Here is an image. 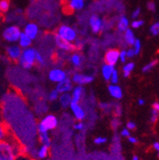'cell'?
Listing matches in <instances>:
<instances>
[{
	"instance_id": "cell-1",
	"label": "cell",
	"mask_w": 159,
	"mask_h": 160,
	"mask_svg": "<svg viewBox=\"0 0 159 160\" xmlns=\"http://www.w3.org/2000/svg\"><path fill=\"white\" fill-rule=\"evenodd\" d=\"M59 18H60V16H59L58 12H44L41 15V17L38 19V23L42 27L50 29L52 26H54L56 23H58Z\"/></svg>"
},
{
	"instance_id": "cell-2",
	"label": "cell",
	"mask_w": 159,
	"mask_h": 160,
	"mask_svg": "<svg viewBox=\"0 0 159 160\" xmlns=\"http://www.w3.org/2000/svg\"><path fill=\"white\" fill-rule=\"evenodd\" d=\"M45 12L42 6L38 2L31 4V6L26 11V17L30 20H36L41 17V15Z\"/></svg>"
},
{
	"instance_id": "cell-3",
	"label": "cell",
	"mask_w": 159,
	"mask_h": 160,
	"mask_svg": "<svg viewBox=\"0 0 159 160\" xmlns=\"http://www.w3.org/2000/svg\"><path fill=\"white\" fill-rule=\"evenodd\" d=\"M20 36H21L20 30H19V28L16 26L9 27L3 32L4 39L7 40V41H10V42L16 41V40H18V38H20Z\"/></svg>"
},
{
	"instance_id": "cell-4",
	"label": "cell",
	"mask_w": 159,
	"mask_h": 160,
	"mask_svg": "<svg viewBox=\"0 0 159 160\" xmlns=\"http://www.w3.org/2000/svg\"><path fill=\"white\" fill-rule=\"evenodd\" d=\"M55 37V43L56 45L60 48L63 51H67V52H74L76 50L75 45L71 44L68 40H66L65 38H63L60 34H54Z\"/></svg>"
},
{
	"instance_id": "cell-5",
	"label": "cell",
	"mask_w": 159,
	"mask_h": 160,
	"mask_svg": "<svg viewBox=\"0 0 159 160\" xmlns=\"http://www.w3.org/2000/svg\"><path fill=\"white\" fill-rule=\"evenodd\" d=\"M120 52L117 49H111L109 50L106 54H105V57H104V60H105V63L108 64V65H112V66H114L116 64V62L118 61V58L120 56Z\"/></svg>"
},
{
	"instance_id": "cell-6",
	"label": "cell",
	"mask_w": 159,
	"mask_h": 160,
	"mask_svg": "<svg viewBox=\"0 0 159 160\" xmlns=\"http://www.w3.org/2000/svg\"><path fill=\"white\" fill-rule=\"evenodd\" d=\"M58 33L60 34L63 38H65L68 41H72V40H76V32L72 28L62 25L58 28Z\"/></svg>"
},
{
	"instance_id": "cell-7",
	"label": "cell",
	"mask_w": 159,
	"mask_h": 160,
	"mask_svg": "<svg viewBox=\"0 0 159 160\" xmlns=\"http://www.w3.org/2000/svg\"><path fill=\"white\" fill-rule=\"evenodd\" d=\"M49 78H50L51 81H52V82L60 83V82L63 81V80H65L67 78V74L61 69H53V70L50 71Z\"/></svg>"
},
{
	"instance_id": "cell-8",
	"label": "cell",
	"mask_w": 159,
	"mask_h": 160,
	"mask_svg": "<svg viewBox=\"0 0 159 160\" xmlns=\"http://www.w3.org/2000/svg\"><path fill=\"white\" fill-rule=\"evenodd\" d=\"M107 11L112 12H118L123 13L125 9H124V4L122 0H108L107 1Z\"/></svg>"
},
{
	"instance_id": "cell-9",
	"label": "cell",
	"mask_w": 159,
	"mask_h": 160,
	"mask_svg": "<svg viewBox=\"0 0 159 160\" xmlns=\"http://www.w3.org/2000/svg\"><path fill=\"white\" fill-rule=\"evenodd\" d=\"M0 160H14L13 149L8 143H1V156Z\"/></svg>"
},
{
	"instance_id": "cell-10",
	"label": "cell",
	"mask_w": 159,
	"mask_h": 160,
	"mask_svg": "<svg viewBox=\"0 0 159 160\" xmlns=\"http://www.w3.org/2000/svg\"><path fill=\"white\" fill-rule=\"evenodd\" d=\"M48 131L50 130H53L57 127L58 125V120L56 118V116H54L53 114H48L47 116H45L40 122Z\"/></svg>"
},
{
	"instance_id": "cell-11",
	"label": "cell",
	"mask_w": 159,
	"mask_h": 160,
	"mask_svg": "<svg viewBox=\"0 0 159 160\" xmlns=\"http://www.w3.org/2000/svg\"><path fill=\"white\" fill-rule=\"evenodd\" d=\"M70 108H71V110H72L75 119H77L78 121H82V120L86 117V112H85L84 109L80 105H79L78 103L72 101L71 103Z\"/></svg>"
},
{
	"instance_id": "cell-12",
	"label": "cell",
	"mask_w": 159,
	"mask_h": 160,
	"mask_svg": "<svg viewBox=\"0 0 159 160\" xmlns=\"http://www.w3.org/2000/svg\"><path fill=\"white\" fill-rule=\"evenodd\" d=\"M72 82L78 84L79 86L84 85V84H89L93 81V76L92 75H84L81 73H73L72 77Z\"/></svg>"
},
{
	"instance_id": "cell-13",
	"label": "cell",
	"mask_w": 159,
	"mask_h": 160,
	"mask_svg": "<svg viewBox=\"0 0 159 160\" xmlns=\"http://www.w3.org/2000/svg\"><path fill=\"white\" fill-rule=\"evenodd\" d=\"M6 54L7 56L12 60V61H17V60L20 59L21 55V50L17 46H11L6 48Z\"/></svg>"
},
{
	"instance_id": "cell-14",
	"label": "cell",
	"mask_w": 159,
	"mask_h": 160,
	"mask_svg": "<svg viewBox=\"0 0 159 160\" xmlns=\"http://www.w3.org/2000/svg\"><path fill=\"white\" fill-rule=\"evenodd\" d=\"M56 90L60 92V93H66V92H69L73 90V87H72V80L67 77L65 80H63L62 82L58 83L57 86H56Z\"/></svg>"
},
{
	"instance_id": "cell-15",
	"label": "cell",
	"mask_w": 159,
	"mask_h": 160,
	"mask_svg": "<svg viewBox=\"0 0 159 160\" xmlns=\"http://www.w3.org/2000/svg\"><path fill=\"white\" fill-rule=\"evenodd\" d=\"M36 53L37 52L34 49H26L22 52V56L19 60H24V61H27L34 65V62L36 60Z\"/></svg>"
},
{
	"instance_id": "cell-16",
	"label": "cell",
	"mask_w": 159,
	"mask_h": 160,
	"mask_svg": "<svg viewBox=\"0 0 159 160\" xmlns=\"http://www.w3.org/2000/svg\"><path fill=\"white\" fill-rule=\"evenodd\" d=\"M90 26L92 28V32H94V33H97L99 31L101 30L102 22H101L100 18L98 17V15L96 13H93L91 16V18H90Z\"/></svg>"
},
{
	"instance_id": "cell-17",
	"label": "cell",
	"mask_w": 159,
	"mask_h": 160,
	"mask_svg": "<svg viewBox=\"0 0 159 160\" xmlns=\"http://www.w3.org/2000/svg\"><path fill=\"white\" fill-rule=\"evenodd\" d=\"M89 8V12H105V10H107V1L106 0H97V1H94Z\"/></svg>"
},
{
	"instance_id": "cell-18",
	"label": "cell",
	"mask_w": 159,
	"mask_h": 160,
	"mask_svg": "<svg viewBox=\"0 0 159 160\" xmlns=\"http://www.w3.org/2000/svg\"><path fill=\"white\" fill-rule=\"evenodd\" d=\"M108 90H109V92L110 94L115 98V99H121L122 96H123V92H122V89L117 86V85H114V84H111L109 87H108Z\"/></svg>"
},
{
	"instance_id": "cell-19",
	"label": "cell",
	"mask_w": 159,
	"mask_h": 160,
	"mask_svg": "<svg viewBox=\"0 0 159 160\" xmlns=\"http://www.w3.org/2000/svg\"><path fill=\"white\" fill-rule=\"evenodd\" d=\"M84 93V89L82 88V86H76L73 88L72 92V101L79 103V101L81 100L82 95Z\"/></svg>"
},
{
	"instance_id": "cell-20",
	"label": "cell",
	"mask_w": 159,
	"mask_h": 160,
	"mask_svg": "<svg viewBox=\"0 0 159 160\" xmlns=\"http://www.w3.org/2000/svg\"><path fill=\"white\" fill-rule=\"evenodd\" d=\"M72 102V94H70L69 92L66 93H61L60 97H59V103L63 108H67L71 106V103Z\"/></svg>"
},
{
	"instance_id": "cell-21",
	"label": "cell",
	"mask_w": 159,
	"mask_h": 160,
	"mask_svg": "<svg viewBox=\"0 0 159 160\" xmlns=\"http://www.w3.org/2000/svg\"><path fill=\"white\" fill-rule=\"evenodd\" d=\"M38 32V28L35 24L33 23H31V24H28L25 28V33L31 38V39H33L36 37V34Z\"/></svg>"
},
{
	"instance_id": "cell-22",
	"label": "cell",
	"mask_w": 159,
	"mask_h": 160,
	"mask_svg": "<svg viewBox=\"0 0 159 160\" xmlns=\"http://www.w3.org/2000/svg\"><path fill=\"white\" fill-rule=\"evenodd\" d=\"M114 71V68L113 66L112 65H104L103 68H102V74H103V77L106 81H111V78H112V72Z\"/></svg>"
},
{
	"instance_id": "cell-23",
	"label": "cell",
	"mask_w": 159,
	"mask_h": 160,
	"mask_svg": "<svg viewBox=\"0 0 159 160\" xmlns=\"http://www.w3.org/2000/svg\"><path fill=\"white\" fill-rule=\"evenodd\" d=\"M128 25H129L128 19L125 16H121V18H119L118 22H117V30H118V32H123L127 31L128 30Z\"/></svg>"
},
{
	"instance_id": "cell-24",
	"label": "cell",
	"mask_w": 159,
	"mask_h": 160,
	"mask_svg": "<svg viewBox=\"0 0 159 160\" xmlns=\"http://www.w3.org/2000/svg\"><path fill=\"white\" fill-rule=\"evenodd\" d=\"M71 61H72V63L73 64L74 67L79 68L83 63V56L81 54H79V53H73L72 55V57H71Z\"/></svg>"
},
{
	"instance_id": "cell-25",
	"label": "cell",
	"mask_w": 159,
	"mask_h": 160,
	"mask_svg": "<svg viewBox=\"0 0 159 160\" xmlns=\"http://www.w3.org/2000/svg\"><path fill=\"white\" fill-rule=\"evenodd\" d=\"M39 136H40V141H41L42 145H45V146H48V147L51 146L52 140H51V138L49 136L48 132H39Z\"/></svg>"
},
{
	"instance_id": "cell-26",
	"label": "cell",
	"mask_w": 159,
	"mask_h": 160,
	"mask_svg": "<svg viewBox=\"0 0 159 160\" xmlns=\"http://www.w3.org/2000/svg\"><path fill=\"white\" fill-rule=\"evenodd\" d=\"M49 154V147L48 146H45V145H42L40 148L38 150V152H37V156L39 159H45Z\"/></svg>"
},
{
	"instance_id": "cell-27",
	"label": "cell",
	"mask_w": 159,
	"mask_h": 160,
	"mask_svg": "<svg viewBox=\"0 0 159 160\" xmlns=\"http://www.w3.org/2000/svg\"><path fill=\"white\" fill-rule=\"evenodd\" d=\"M125 40H126V42L129 44V45H134L135 43V39H134V35L132 33V32L131 30H127L126 31V33H125Z\"/></svg>"
},
{
	"instance_id": "cell-28",
	"label": "cell",
	"mask_w": 159,
	"mask_h": 160,
	"mask_svg": "<svg viewBox=\"0 0 159 160\" xmlns=\"http://www.w3.org/2000/svg\"><path fill=\"white\" fill-rule=\"evenodd\" d=\"M31 43H32L31 38L26 33H21V36H20V45L22 47H28V46L31 45Z\"/></svg>"
},
{
	"instance_id": "cell-29",
	"label": "cell",
	"mask_w": 159,
	"mask_h": 160,
	"mask_svg": "<svg viewBox=\"0 0 159 160\" xmlns=\"http://www.w3.org/2000/svg\"><path fill=\"white\" fill-rule=\"evenodd\" d=\"M134 69V63L133 62H130L128 63L127 65L124 66L123 68V73H124V76L125 77H129L131 72H132V70Z\"/></svg>"
},
{
	"instance_id": "cell-30",
	"label": "cell",
	"mask_w": 159,
	"mask_h": 160,
	"mask_svg": "<svg viewBox=\"0 0 159 160\" xmlns=\"http://www.w3.org/2000/svg\"><path fill=\"white\" fill-rule=\"evenodd\" d=\"M83 5H84V0H72L71 3H70V6L74 10H80L83 8Z\"/></svg>"
},
{
	"instance_id": "cell-31",
	"label": "cell",
	"mask_w": 159,
	"mask_h": 160,
	"mask_svg": "<svg viewBox=\"0 0 159 160\" xmlns=\"http://www.w3.org/2000/svg\"><path fill=\"white\" fill-rule=\"evenodd\" d=\"M10 8V0H1L0 1V10H1V15L8 12Z\"/></svg>"
},
{
	"instance_id": "cell-32",
	"label": "cell",
	"mask_w": 159,
	"mask_h": 160,
	"mask_svg": "<svg viewBox=\"0 0 159 160\" xmlns=\"http://www.w3.org/2000/svg\"><path fill=\"white\" fill-rule=\"evenodd\" d=\"M157 63H158V60H153V61H152V62H150L149 64H147L145 67H143V69H142V72H150L151 70H152V68H154L156 65H157Z\"/></svg>"
},
{
	"instance_id": "cell-33",
	"label": "cell",
	"mask_w": 159,
	"mask_h": 160,
	"mask_svg": "<svg viewBox=\"0 0 159 160\" xmlns=\"http://www.w3.org/2000/svg\"><path fill=\"white\" fill-rule=\"evenodd\" d=\"M60 92H59L56 89L55 90H53V91H52L50 93H49V100L50 101H55V100H57V99H59V97H60Z\"/></svg>"
},
{
	"instance_id": "cell-34",
	"label": "cell",
	"mask_w": 159,
	"mask_h": 160,
	"mask_svg": "<svg viewBox=\"0 0 159 160\" xmlns=\"http://www.w3.org/2000/svg\"><path fill=\"white\" fill-rule=\"evenodd\" d=\"M158 117H159V112L152 109V111H151V117H150V121L152 123H155L157 120H158Z\"/></svg>"
},
{
	"instance_id": "cell-35",
	"label": "cell",
	"mask_w": 159,
	"mask_h": 160,
	"mask_svg": "<svg viewBox=\"0 0 159 160\" xmlns=\"http://www.w3.org/2000/svg\"><path fill=\"white\" fill-rule=\"evenodd\" d=\"M36 61L39 65L41 66H45L46 65V61H45V58H44V55H42L41 53H39L37 52L36 53Z\"/></svg>"
},
{
	"instance_id": "cell-36",
	"label": "cell",
	"mask_w": 159,
	"mask_h": 160,
	"mask_svg": "<svg viewBox=\"0 0 159 160\" xmlns=\"http://www.w3.org/2000/svg\"><path fill=\"white\" fill-rule=\"evenodd\" d=\"M151 32L153 35H157L159 34V22L154 23L152 27H151Z\"/></svg>"
},
{
	"instance_id": "cell-37",
	"label": "cell",
	"mask_w": 159,
	"mask_h": 160,
	"mask_svg": "<svg viewBox=\"0 0 159 160\" xmlns=\"http://www.w3.org/2000/svg\"><path fill=\"white\" fill-rule=\"evenodd\" d=\"M107 142V138L103 136H98L94 139V144L96 145H102Z\"/></svg>"
},
{
	"instance_id": "cell-38",
	"label": "cell",
	"mask_w": 159,
	"mask_h": 160,
	"mask_svg": "<svg viewBox=\"0 0 159 160\" xmlns=\"http://www.w3.org/2000/svg\"><path fill=\"white\" fill-rule=\"evenodd\" d=\"M100 108L105 112H110L112 110V107L111 104L109 103H101L100 104Z\"/></svg>"
},
{
	"instance_id": "cell-39",
	"label": "cell",
	"mask_w": 159,
	"mask_h": 160,
	"mask_svg": "<svg viewBox=\"0 0 159 160\" xmlns=\"http://www.w3.org/2000/svg\"><path fill=\"white\" fill-rule=\"evenodd\" d=\"M84 41H83V38L79 37V38H76V43H75V47H76V50H81L84 46Z\"/></svg>"
},
{
	"instance_id": "cell-40",
	"label": "cell",
	"mask_w": 159,
	"mask_h": 160,
	"mask_svg": "<svg viewBox=\"0 0 159 160\" xmlns=\"http://www.w3.org/2000/svg\"><path fill=\"white\" fill-rule=\"evenodd\" d=\"M111 82H112V84H114V85L118 83V72H117L116 70H114L113 72H112V78H111Z\"/></svg>"
},
{
	"instance_id": "cell-41",
	"label": "cell",
	"mask_w": 159,
	"mask_h": 160,
	"mask_svg": "<svg viewBox=\"0 0 159 160\" xmlns=\"http://www.w3.org/2000/svg\"><path fill=\"white\" fill-rule=\"evenodd\" d=\"M19 61H20L21 66H22L24 69H26V70H30V69H32V66H33V64L29 63V62H27V61H24V60H19Z\"/></svg>"
},
{
	"instance_id": "cell-42",
	"label": "cell",
	"mask_w": 159,
	"mask_h": 160,
	"mask_svg": "<svg viewBox=\"0 0 159 160\" xmlns=\"http://www.w3.org/2000/svg\"><path fill=\"white\" fill-rule=\"evenodd\" d=\"M140 48H141V44H140V41H139L138 39L135 40V43H134V52H135V54H138L139 52H140Z\"/></svg>"
},
{
	"instance_id": "cell-43",
	"label": "cell",
	"mask_w": 159,
	"mask_h": 160,
	"mask_svg": "<svg viewBox=\"0 0 159 160\" xmlns=\"http://www.w3.org/2000/svg\"><path fill=\"white\" fill-rule=\"evenodd\" d=\"M119 125H120V122H119V120L117 118H114L113 120H112V129L114 131L117 130V128L119 127Z\"/></svg>"
},
{
	"instance_id": "cell-44",
	"label": "cell",
	"mask_w": 159,
	"mask_h": 160,
	"mask_svg": "<svg viewBox=\"0 0 159 160\" xmlns=\"http://www.w3.org/2000/svg\"><path fill=\"white\" fill-rule=\"evenodd\" d=\"M84 123L82 122V121H80V122H78V123H76V124H74V126H73V128H74V130H76V131H82L83 129H84Z\"/></svg>"
},
{
	"instance_id": "cell-45",
	"label": "cell",
	"mask_w": 159,
	"mask_h": 160,
	"mask_svg": "<svg viewBox=\"0 0 159 160\" xmlns=\"http://www.w3.org/2000/svg\"><path fill=\"white\" fill-rule=\"evenodd\" d=\"M114 113L116 116H120L121 113H122V109H121V106H119L118 104L115 105L114 107Z\"/></svg>"
},
{
	"instance_id": "cell-46",
	"label": "cell",
	"mask_w": 159,
	"mask_h": 160,
	"mask_svg": "<svg viewBox=\"0 0 159 160\" xmlns=\"http://www.w3.org/2000/svg\"><path fill=\"white\" fill-rule=\"evenodd\" d=\"M120 134H121V136H123V137H130V136H131L130 130H129V129H127V128L122 129V131H121Z\"/></svg>"
},
{
	"instance_id": "cell-47",
	"label": "cell",
	"mask_w": 159,
	"mask_h": 160,
	"mask_svg": "<svg viewBox=\"0 0 159 160\" xmlns=\"http://www.w3.org/2000/svg\"><path fill=\"white\" fill-rule=\"evenodd\" d=\"M144 24V21L143 20H138V21H134L132 25V28H139L140 26H142Z\"/></svg>"
},
{
	"instance_id": "cell-48",
	"label": "cell",
	"mask_w": 159,
	"mask_h": 160,
	"mask_svg": "<svg viewBox=\"0 0 159 160\" xmlns=\"http://www.w3.org/2000/svg\"><path fill=\"white\" fill-rule=\"evenodd\" d=\"M127 129H129L130 131L131 130H134L135 128H136V124H135V122H133V121H129L128 123H127V127H126Z\"/></svg>"
},
{
	"instance_id": "cell-49",
	"label": "cell",
	"mask_w": 159,
	"mask_h": 160,
	"mask_svg": "<svg viewBox=\"0 0 159 160\" xmlns=\"http://www.w3.org/2000/svg\"><path fill=\"white\" fill-rule=\"evenodd\" d=\"M147 7H148V9H149L150 11H152V12H154V11H155V4H154V2H152V1L148 2Z\"/></svg>"
},
{
	"instance_id": "cell-50",
	"label": "cell",
	"mask_w": 159,
	"mask_h": 160,
	"mask_svg": "<svg viewBox=\"0 0 159 160\" xmlns=\"http://www.w3.org/2000/svg\"><path fill=\"white\" fill-rule=\"evenodd\" d=\"M126 58H127V52L126 51H122L120 52V59L122 62H125L126 61Z\"/></svg>"
},
{
	"instance_id": "cell-51",
	"label": "cell",
	"mask_w": 159,
	"mask_h": 160,
	"mask_svg": "<svg viewBox=\"0 0 159 160\" xmlns=\"http://www.w3.org/2000/svg\"><path fill=\"white\" fill-rule=\"evenodd\" d=\"M128 140H129V142L132 143V144H137V142H138L137 138L134 137V136H132V135L130 137H128Z\"/></svg>"
},
{
	"instance_id": "cell-52",
	"label": "cell",
	"mask_w": 159,
	"mask_h": 160,
	"mask_svg": "<svg viewBox=\"0 0 159 160\" xmlns=\"http://www.w3.org/2000/svg\"><path fill=\"white\" fill-rule=\"evenodd\" d=\"M135 55V52H134V50H132V49H130L128 52H127V57H129V58H132V57H133Z\"/></svg>"
},
{
	"instance_id": "cell-53",
	"label": "cell",
	"mask_w": 159,
	"mask_h": 160,
	"mask_svg": "<svg viewBox=\"0 0 159 160\" xmlns=\"http://www.w3.org/2000/svg\"><path fill=\"white\" fill-rule=\"evenodd\" d=\"M152 108L159 112V102H157V101H156V102H153V104H152Z\"/></svg>"
},
{
	"instance_id": "cell-54",
	"label": "cell",
	"mask_w": 159,
	"mask_h": 160,
	"mask_svg": "<svg viewBox=\"0 0 159 160\" xmlns=\"http://www.w3.org/2000/svg\"><path fill=\"white\" fill-rule=\"evenodd\" d=\"M139 13H140V9H136V11L135 12H133V13H132V18H135V17H137L138 15H139Z\"/></svg>"
},
{
	"instance_id": "cell-55",
	"label": "cell",
	"mask_w": 159,
	"mask_h": 160,
	"mask_svg": "<svg viewBox=\"0 0 159 160\" xmlns=\"http://www.w3.org/2000/svg\"><path fill=\"white\" fill-rule=\"evenodd\" d=\"M137 104H138L139 106H143V105L145 104V100H144L143 98H139V99L137 100Z\"/></svg>"
},
{
	"instance_id": "cell-56",
	"label": "cell",
	"mask_w": 159,
	"mask_h": 160,
	"mask_svg": "<svg viewBox=\"0 0 159 160\" xmlns=\"http://www.w3.org/2000/svg\"><path fill=\"white\" fill-rule=\"evenodd\" d=\"M152 146H153V149H154L156 152L159 151V142H154Z\"/></svg>"
},
{
	"instance_id": "cell-57",
	"label": "cell",
	"mask_w": 159,
	"mask_h": 160,
	"mask_svg": "<svg viewBox=\"0 0 159 160\" xmlns=\"http://www.w3.org/2000/svg\"><path fill=\"white\" fill-rule=\"evenodd\" d=\"M132 160H139V157L137 155H133L132 158Z\"/></svg>"
},
{
	"instance_id": "cell-58",
	"label": "cell",
	"mask_w": 159,
	"mask_h": 160,
	"mask_svg": "<svg viewBox=\"0 0 159 160\" xmlns=\"http://www.w3.org/2000/svg\"><path fill=\"white\" fill-rule=\"evenodd\" d=\"M157 155H158V157H159V151L157 152Z\"/></svg>"
},
{
	"instance_id": "cell-59",
	"label": "cell",
	"mask_w": 159,
	"mask_h": 160,
	"mask_svg": "<svg viewBox=\"0 0 159 160\" xmlns=\"http://www.w3.org/2000/svg\"><path fill=\"white\" fill-rule=\"evenodd\" d=\"M48 160H51V159H48Z\"/></svg>"
}]
</instances>
